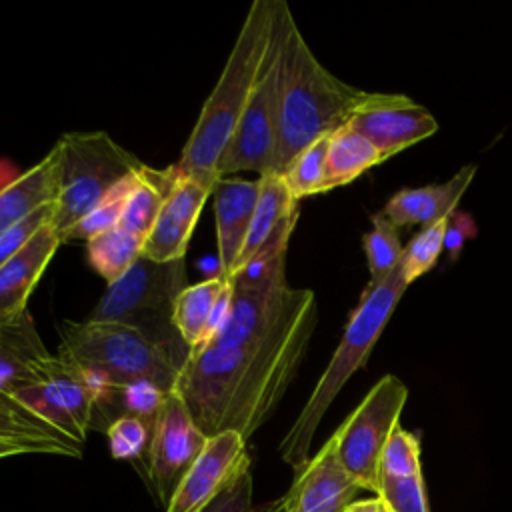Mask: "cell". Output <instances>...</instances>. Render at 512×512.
Masks as SVG:
<instances>
[{
  "mask_svg": "<svg viewBox=\"0 0 512 512\" xmlns=\"http://www.w3.org/2000/svg\"><path fill=\"white\" fill-rule=\"evenodd\" d=\"M144 166V164H142ZM140 166V168H142ZM134 174L132 172L130 176H126L124 180H120L118 184H114L102 198L100 202L66 234L64 242L66 240H90L92 236L104 232V230H110L114 226H118L122 214H124V208H126V202L130 198V192H132V186H134Z\"/></svg>",
  "mask_w": 512,
  "mask_h": 512,
  "instance_id": "obj_29",
  "label": "cell"
},
{
  "mask_svg": "<svg viewBox=\"0 0 512 512\" xmlns=\"http://www.w3.org/2000/svg\"><path fill=\"white\" fill-rule=\"evenodd\" d=\"M410 284L404 280L400 266L376 286H366L356 308L352 310L342 338L318 378L310 398L296 416L294 424L280 442V456L294 470L304 466L310 458V446L314 434L338 396L344 384L360 370L370 358L374 344L386 328L396 304Z\"/></svg>",
  "mask_w": 512,
  "mask_h": 512,
  "instance_id": "obj_4",
  "label": "cell"
},
{
  "mask_svg": "<svg viewBox=\"0 0 512 512\" xmlns=\"http://www.w3.org/2000/svg\"><path fill=\"white\" fill-rule=\"evenodd\" d=\"M144 240L146 238L132 234L122 226L104 230L86 240L88 264L102 280H106V284H112L142 256Z\"/></svg>",
  "mask_w": 512,
  "mask_h": 512,
  "instance_id": "obj_25",
  "label": "cell"
},
{
  "mask_svg": "<svg viewBox=\"0 0 512 512\" xmlns=\"http://www.w3.org/2000/svg\"><path fill=\"white\" fill-rule=\"evenodd\" d=\"M296 210L298 200H294L290 194L280 172H266L258 176V198L236 272L254 258V254L268 242L276 228Z\"/></svg>",
  "mask_w": 512,
  "mask_h": 512,
  "instance_id": "obj_22",
  "label": "cell"
},
{
  "mask_svg": "<svg viewBox=\"0 0 512 512\" xmlns=\"http://www.w3.org/2000/svg\"><path fill=\"white\" fill-rule=\"evenodd\" d=\"M60 244L62 240L54 226L46 224L22 250L0 264V324L28 312V298Z\"/></svg>",
  "mask_w": 512,
  "mask_h": 512,
  "instance_id": "obj_16",
  "label": "cell"
},
{
  "mask_svg": "<svg viewBox=\"0 0 512 512\" xmlns=\"http://www.w3.org/2000/svg\"><path fill=\"white\" fill-rule=\"evenodd\" d=\"M280 0H254L244 16L228 60L200 108L198 120L182 148L176 166L192 174H216L224 154L260 78Z\"/></svg>",
  "mask_w": 512,
  "mask_h": 512,
  "instance_id": "obj_3",
  "label": "cell"
},
{
  "mask_svg": "<svg viewBox=\"0 0 512 512\" xmlns=\"http://www.w3.org/2000/svg\"><path fill=\"white\" fill-rule=\"evenodd\" d=\"M230 306V280L220 274L186 286L174 300L172 324L192 350L206 342L224 322Z\"/></svg>",
  "mask_w": 512,
  "mask_h": 512,
  "instance_id": "obj_18",
  "label": "cell"
},
{
  "mask_svg": "<svg viewBox=\"0 0 512 512\" xmlns=\"http://www.w3.org/2000/svg\"><path fill=\"white\" fill-rule=\"evenodd\" d=\"M218 178L220 176L216 174L182 172L176 166V180L150 234L144 240L142 256L154 262H174L186 258L192 232Z\"/></svg>",
  "mask_w": 512,
  "mask_h": 512,
  "instance_id": "obj_11",
  "label": "cell"
},
{
  "mask_svg": "<svg viewBox=\"0 0 512 512\" xmlns=\"http://www.w3.org/2000/svg\"><path fill=\"white\" fill-rule=\"evenodd\" d=\"M50 356L28 312L0 326V392L16 390L42 380V364Z\"/></svg>",
  "mask_w": 512,
  "mask_h": 512,
  "instance_id": "obj_20",
  "label": "cell"
},
{
  "mask_svg": "<svg viewBox=\"0 0 512 512\" xmlns=\"http://www.w3.org/2000/svg\"><path fill=\"white\" fill-rule=\"evenodd\" d=\"M206 440L208 436L194 422L178 390L166 392L148 446V472L162 504L170 502L176 486L204 448Z\"/></svg>",
  "mask_w": 512,
  "mask_h": 512,
  "instance_id": "obj_10",
  "label": "cell"
},
{
  "mask_svg": "<svg viewBox=\"0 0 512 512\" xmlns=\"http://www.w3.org/2000/svg\"><path fill=\"white\" fill-rule=\"evenodd\" d=\"M474 222L468 214H462L456 210L446 218V232H444V248L450 254V260H456L460 256V250L464 248V242L468 236L474 234Z\"/></svg>",
  "mask_w": 512,
  "mask_h": 512,
  "instance_id": "obj_35",
  "label": "cell"
},
{
  "mask_svg": "<svg viewBox=\"0 0 512 512\" xmlns=\"http://www.w3.org/2000/svg\"><path fill=\"white\" fill-rule=\"evenodd\" d=\"M444 232H446V218L440 222H434L430 226H424L406 246L400 260V272L408 284H412L416 278L430 272L442 250H444Z\"/></svg>",
  "mask_w": 512,
  "mask_h": 512,
  "instance_id": "obj_30",
  "label": "cell"
},
{
  "mask_svg": "<svg viewBox=\"0 0 512 512\" xmlns=\"http://www.w3.org/2000/svg\"><path fill=\"white\" fill-rule=\"evenodd\" d=\"M294 472L292 486L286 492L292 512H344L362 490L342 466L334 436Z\"/></svg>",
  "mask_w": 512,
  "mask_h": 512,
  "instance_id": "obj_14",
  "label": "cell"
},
{
  "mask_svg": "<svg viewBox=\"0 0 512 512\" xmlns=\"http://www.w3.org/2000/svg\"><path fill=\"white\" fill-rule=\"evenodd\" d=\"M406 400V384L394 374H384L332 434L342 466L362 490L378 494L380 456L392 430L400 424Z\"/></svg>",
  "mask_w": 512,
  "mask_h": 512,
  "instance_id": "obj_9",
  "label": "cell"
},
{
  "mask_svg": "<svg viewBox=\"0 0 512 512\" xmlns=\"http://www.w3.org/2000/svg\"><path fill=\"white\" fill-rule=\"evenodd\" d=\"M0 440L32 446L38 454L80 456L82 444L40 418L8 392H0Z\"/></svg>",
  "mask_w": 512,
  "mask_h": 512,
  "instance_id": "obj_21",
  "label": "cell"
},
{
  "mask_svg": "<svg viewBox=\"0 0 512 512\" xmlns=\"http://www.w3.org/2000/svg\"><path fill=\"white\" fill-rule=\"evenodd\" d=\"M60 152H50L0 188V236L38 208L52 204L58 194Z\"/></svg>",
  "mask_w": 512,
  "mask_h": 512,
  "instance_id": "obj_19",
  "label": "cell"
},
{
  "mask_svg": "<svg viewBox=\"0 0 512 512\" xmlns=\"http://www.w3.org/2000/svg\"><path fill=\"white\" fill-rule=\"evenodd\" d=\"M22 454H38L32 446L10 442V440H0V458H10V456H22Z\"/></svg>",
  "mask_w": 512,
  "mask_h": 512,
  "instance_id": "obj_36",
  "label": "cell"
},
{
  "mask_svg": "<svg viewBox=\"0 0 512 512\" xmlns=\"http://www.w3.org/2000/svg\"><path fill=\"white\" fill-rule=\"evenodd\" d=\"M0 326H2V324H0Z\"/></svg>",
  "mask_w": 512,
  "mask_h": 512,
  "instance_id": "obj_38",
  "label": "cell"
},
{
  "mask_svg": "<svg viewBox=\"0 0 512 512\" xmlns=\"http://www.w3.org/2000/svg\"><path fill=\"white\" fill-rule=\"evenodd\" d=\"M252 488L250 458H246L220 494L202 512H292V502L288 494L274 498L270 502L256 504Z\"/></svg>",
  "mask_w": 512,
  "mask_h": 512,
  "instance_id": "obj_28",
  "label": "cell"
},
{
  "mask_svg": "<svg viewBox=\"0 0 512 512\" xmlns=\"http://www.w3.org/2000/svg\"><path fill=\"white\" fill-rule=\"evenodd\" d=\"M330 134L316 138L300 150L280 172L294 200L326 192V152Z\"/></svg>",
  "mask_w": 512,
  "mask_h": 512,
  "instance_id": "obj_27",
  "label": "cell"
},
{
  "mask_svg": "<svg viewBox=\"0 0 512 512\" xmlns=\"http://www.w3.org/2000/svg\"><path fill=\"white\" fill-rule=\"evenodd\" d=\"M378 474H380V480L384 478L396 480V478H410V476L422 474L418 436L398 424L384 446Z\"/></svg>",
  "mask_w": 512,
  "mask_h": 512,
  "instance_id": "obj_31",
  "label": "cell"
},
{
  "mask_svg": "<svg viewBox=\"0 0 512 512\" xmlns=\"http://www.w3.org/2000/svg\"><path fill=\"white\" fill-rule=\"evenodd\" d=\"M60 350L82 370L98 398L112 386L148 380L174 390L182 358L140 328L114 320H64L58 326Z\"/></svg>",
  "mask_w": 512,
  "mask_h": 512,
  "instance_id": "obj_5",
  "label": "cell"
},
{
  "mask_svg": "<svg viewBox=\"0 0 512 512\" xmlns=\"http://www.w3.org/2000/svg\"><path fill=\"white\" fill-rule=\"evenodd\" d=\"M348 124L376 146L384 162L438 130V122L428 108L396 92H378L376 100L364 106Z\"/></svg>",
  "mask_w": 512,
  "mask_h": 512,
  "instance_id": "obj_12",
  "label": "cell"
},
{
  "mask_svg": "<svg viewBox=\"0 0 512 512\" xmlns=\"http://www.w3.org/2000/svg\"><path fill=\"white\" fill-rule=\"evenodd\" d=\"M318 322L316 294L294 288L280 316L234 344L204 342L188 352L174 390L210 438L234 430L248 438L272 416L292 384Z\"/></svg>",
  "mask_w": 512,
  "mask_h": 512,
  "instance_id": "obj_1",
  "label": "cell"
},
{
  "mask_svg": "<svg viewBox=\"0 0 512 512\" xmlns=\"http://www.w3.org/2000/svg\"><path fill=\"white\" fill-rule=\"evenodd\" d=\"M292 12L284 0L278 4L272 42L250 96V102L224 150L216 172L220 178L238 172H276L278 154V122H280V76L286 28Z\"/></svg>",
  "mask_w": 512,
  "mask_h": 512,
  "instance_id": "obj_8",
  "label": "cell"
},
{
  "mask_svg": "<svg viewBox=\"0 0 512 512\" xmlns=\"http://www.w3.org/2000/svg\"><path fill=\"white\" fill-rule=\"evenodd\" d=\"M214 220L218 240V272L230 280L238 268V260L248 236L250 220L258 198V178H218L212 190Z\"/></svg>",
  "mask_w": 512,
  "mask_h": 512,
  "instance_id": "obj_15",
  "label": "cell"
},
{
  "mask_svg": "<svg viewBox=\"0 0 512 512\" xmlns=\"http://www.w3.org/2000/svg\"><path fill=\"white\" fill-rule=\"evenodd\" d=\"M174 180H176L174 164L162 170L150 168L146 164L138 168L134 174V186H132L130 198L126 202V208L118 226L146 238L172 190Z\"/></svg>",
  "mask_w": 512,
  "mask_h": 512,
  "instance_id": "obj_23",
  "label": "cell"
},
{
  "mask_svg": "<svg viewBox=\"0 0 512 512\" xmlns=\"http://www.w3.org/2000/svg\"><path fill=\"white\" fill-rule=\"evenodd\" d=\"M110 452L116 460H140L148 454L152 426L136 416H118L106 426Z\"/></svg>",
  "mask_w": 512,
  "mask_h": 512,
  "instance_id": "obj_32",
  "label": "cell"
},
{
  "mask_svg": "<svg viewBox=\"0 0 512 512\" xmlns=\"http://www.w3.org/2000/svg\"><path fill=\"white\" fill-rule=\"evenodd\" d=\"M478 166H462L450 180L438 184H426L416 188H400L384 204L382 212L392 220L394 226H430L454 214L458 202L474 180Z\"/></svg>",
  "mask_w": 512,
  "mask_h": 512,
  "instance_id": "obj_17",
  "label": "cell"
},
{
  "mask_svg": "<svg viewBox=\"0 0 512 512\" xmlns=\"http://www.w3.org/2000/svg\"><path fill=\"white\" fill-rule=\"evenodd\" d=\"M384 158L376 146L356 132L350 124L336 128L328 138L326 152V192L350 184Z\"/></svg>",
  "mask_w": 512,
  "mask_h": 512,
  "instance_id": "obj_24",
  "label": "cell"
},
{
  "mask_svg": "<svg viewBox=\"0 0 512 512\" xmlns=\"http://www.w3.org/2000/svg\"><path fill=\"white\" fill-rule=\"evenodd\" d=\"M184 288L186 258L154 262L140 256L124 276L108 284L88 320L132 324L184 360L190 348L180 340L172 324L174 300Z\"/></svg>",
  "mask_w": 512,
  "mask_h": 512,
  "instance_id": "obj_7",
  "label": "cell"
},
{
  "mask_svg": "<svg viewBox=\"0 0 512 512\" xmlns=\"http://www.w3.org/2000/svg\"><path fill=\"white\" fill-rule=\"evenodd\" d=\"M248 458L246 440L234 430L210 436L176 486L166 512H202Z\"/></svg>",
  "mask_w": 512,
  "mask_h": 512,
  "instance_id": "obj_13",
  "label": "cell"
},
{
  "mask_svg": "<svg viewBox=\"0 0 512 512\" xmlns=\"http://www.w3.org/2000/svg\"><path fill=\"white\" fill-rule=\"evenodd\" d=\"M376 96L378 92L346 84L320 64L290 18L282 50L276 172L316 138L348 124Z\"/></svg>",
  "mask_w": 512,
  "mask_h": 512,
  "instance_id": "obj_2",
  "label": "cell"
},
{
  "mask_svg": "<svg viewBox=\"0 0 512 512\" xmlns=\"http://www.w3.org/2000/svg\"><path fill=\"white\" fill-rule=\"evenodd\" d=\"M344 512H386L384 504L378 496L368 498V500H360V502H352Z\"/></svg>",
  "mask_w": 512,
  "mask_h": 512,
  "instance_id": "obj_37",
  "label": "cell"
},
{
  "mask_svg": "<svg viewBox=\"0 0 512 512\" xmlns=\"http://www.w3.org/2000/svg\"><path fill=\"white\" fill-rule=\"evenodd\" d=\"M362 248L370 272L366 286H376L400 266L404 246L400 242L398 226H394L382 210L372 214V228L362 236Z\"/></svg>",
  "mask_w": 512,
  "mask_h": 512,
  "instance_id": "obj_26",
  "label": "cell"
},
{
  "mask_svg": "<svg viewBox=\"0 0 512 512\" xmlns=\"http://www.w3.org/2000/svg\"><path fill=\"white\" fill-rule=\"evenodd\" d=\"M386 512H430L422 474L410 478H384L376 494Z\"/></svg>",
  "mask_w": 512,
  "mask_h": 512,
  "instance_id": "obj_33",
  "label": "cell"
},
{
  "mask_svg": "<svg viewBox=\"0 0 512 512\" xmlns=\"http://www.w3.org/2000/svg\"><path fill=\"white\" fill-rule=\"evenodd\" d=\"M56 148L60 152V172L50 224L64 242L66 234L100 198L144 162L104 130L66 132L58 138Z\"/></svg>",
  "mask_w": 512,
  "mask_h": 512,
  "instance_id": "obj_6",
  "label": "cell"
},
{
  "mask_svg": "<svg viewBox=\"0 0 512 512\" xmlns=\"http://www.w3.org/2000/svg\"><path fill=\"white\" fill-rule=\"evenodd\" d=\"M52 204H46V206L38 208L36 212H32L30 216H26L24 220H20L16 226H12L10 230H6L0 236V264L6 262L8 258H12L18 250H22L34 238V234L40 228L50 224V220H52Z\"/></svg>",
  "mask_w": 512,
  "mask_h": 512,
  "instance_id": "obj_34",
  "label": "cell"
}]
</instances>
